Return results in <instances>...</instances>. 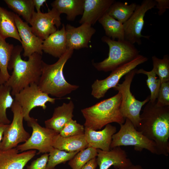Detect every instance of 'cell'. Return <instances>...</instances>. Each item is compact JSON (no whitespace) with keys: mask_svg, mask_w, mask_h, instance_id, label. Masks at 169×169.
I'll list each match as a JSON object with an SVG mask.
<instances>
[{"mask_svg":"<svg viewBox=\"0 0 169 169\" xmlns=\"http://www.w3.org/2000/svg\"><path fill=\"white\" fill-rule=\"evenodd\" d=\"M140 115L137 130L156 145L158 155L169 154V106L159 107L149 101Z\"/></svg>","mask_w":169,"mask_h":169,"instance_id":"6da1fadb","label":"cell"},{"mask_svg":"<svg viewBox=\"0 0 169 169\" xmlns=\"http://www.w3.org/2000/svg\"><path fill=\"white\" fill-rule=\"evenodd\" d=\"M22 46H14L8 69H13L11 75L4 84L11 89V94L14 96L31 84L38 82L42 72V55L35 53L23 60L21 53Z\"/></svg>","mask_w":169,"mask_h":169,"instance_id":"7a4b0ae2","label":"cell"},{"mask_svg":"<svg viewBox=\"0 0 169 169\" xmlns=\"http://www.w3.org/2000/svg\"><path fill=\"white\" fill-rule=\"evenodd\" d=\"M74 50L67 49L55 63L49 64L43 61L42 74L38 83L40 89L49 95L61 98L77 90L78 85L69 83L63 75V68L72 57Z\"/></svg>","mask_w":169,"mask_h":169,"instance_id":"3957f363","label":"cell"},{"mask_svg":"<svg viewBox=\"0 0 169 169\" xmlns=\"http://www.w3.org/2000/svg\"><path fill=\"white\" fill-rule=\"evenodd\" d=\"M121 100V95L118 92L114 96L82 109L85 119L84 126L96 131L111 123L123 124L125 119L120 110Z\"/></svg>","mask_w":169,"mask_h":169,"instance_id":"277c9868","label":"cell"},{"mask_svg":"<svg viewBox=\"0 0 169 169\" xmlns=\"http://www.w3.org/2000/svg\"><path fill=\"white\" fill-rule=\"evenodd\" d=\"M101 40L108 45L109 52L108 57L103 61L93 63L98 71H111L131 61L139 54V51L134 44L125 40H113L105 36L102 38Z\"/></svg>","mask_w":169,"mask_h":169,"instance_id":"5b68a950","label":"cell"},{"mask_svg":"<svg viewBox=\"0 0 169 169\" xmlns=\"http://www.w3.org/2000/svg\"><path fill=\"white\" fill-rule=\"evenodd\" d=\"M137 69H135L125 76V80L113 88L121 95L120 111L125 119H129L137 130L140 124V112L142 106L150 100V95L142 101L136 100L131 92L130 88L133 79Z\"/></svg>","mask_w":169,"mask_h":169,"instance_id":"8992f818","label":"cell"},{"mask_svg":"<svg viewBox=\"0 0 169 169\" xmlns=\"http://www.w3.org/2000/svg\"><path fill=\"white\" fill-rule=\"evenodd\" d=\"M120 125L119 130L112 136L110 149L121 146H134L136 151L145 149L158 155L154 143L136 130L129 119H125V122Z\"/></svg>","mask_w":169,"mask_h":169,"instance_id":"52a82bcc","label":"cell"},{"mask_svg":"<svg viewBox=\"0 0 169 169\" xmlns=\"http://www.w3.org/2000/svg\"><path fill=\"white\" fill-rule=\"evenodd\" d=\"M27 123L28 125L32 129V134L26 141L18 145L16 148L21 152L37 150L38 154L49 152L54 148V139L59 133L54 130L41 126L38 120L33 117Z\"/></svg>","mask_w":169,"mask_h":169,"instance_id":"ba28073f","label":"cell"},{"mask_svg":"<svg viewBox=\"0 0 169 169\" xmlns=\"http://www.w3.org/2000/svg\"><path fill=\"white\" fill-rule=\"evenodd\" d=\"M10 108L13 115V120L3 132L0 143V149L2 150L15 148L19 143L26 141L30 136L23 126L24 117L20 106L14 100Z\"/></svg>","mask_w":169,"mask_h":169,"instance_id":"9c48e42d","label":"cell"},{"mask_svg":"<svg viewBox=\"0 0 169 169\" xmlns=\"http://www.w3.org/2000/svg\"><path fill=\"white\" fill-rule=\"evenodd\" d=\"M148 59L146 57L139 54L131 61L111 71L110 75L105 79H96L91 85V95L98 99L103 97L110 89L117 85L122 77Z\"/></svg>","mask_w":169,"mask_h":169,"instance_id":"30bf717a","label":"cell"},{"mask_svg":"<svg viewBox=\"0 0 169 169\" xmlns=\"http://www.w3.org/2000/svg\"><path fill=\"white\" fill-rule=\"evenodd\" d=\"M14 96V100L22 109L24 120L27 122L32 118L29 113L33 108L39 107L45 110L47 103L54 104L56 99L43 92L37 83L31 84L24 88Z\"/></svg>","mask_w":169,"mask_h":169,"instance_id":"8fae6325","label":"cell"},{"mask_svg":"<svg viewBox=\"0 0 169 169\" xmlns=\"http://www.w3.org/2000/svg\"><path fill=\"white\" fill-rule=\"evenodd\" d=\"M156 2L154 0H144L141 4H137L136 9L130 18L123 23L125 39L131 43L141 44V38L149 39L150 36L141 34L143 29L146 13L154 8Z\"/></svg>","mask_w":169,"mask_h":169,"instance_id":"7c38bea8","label":"cell"},{"mask_svg":"<svg viewBox=\"0 0 169 169\" xmlns=\"http://www.w3.org/2000/svg\"><path fill=\"white\" fill-rule=\"evenodd\" d=\"M60 14L54 8L46 13L34 12L29 23L32 32L42 40H45L60 26Z\"/></svg>","mask_w":169,"mask_h":169,"instance_id":"4fadbf2b","label":"cell"},{"mask_svg":"<svg viewBox=\"0 0 169 169\" xmlns=\"http://www.w3.org/2000/svg\"><path fill=\"white\" fill-rule=\"evenodd\" d=\"M14 19L19 36L21 40L22 47L24 50L23 55L29 57L36 53L42 55L43 40L32 32L31 27L23 21L16 14H14Z\"/></svg>","mask_w":169,"mask_h":169,"instance_id":"5bb4252c","label":"cell"},{"mask_svg":"<svg viewBox=\"0 0 169 169\" xmlns=\"http://www.w3.org/2000/svg\"><path fill=\"white\" fill-rule=\"evenodd\" d=\"M67 49H79L88 48V44L96 30L85 23L75 27L69 24L65 26Z\"/></svg>","mask_w":169,"mask_h":169,"instance_id":"9a60e30c","label":"cell"},{"mask_svg":"<svg viewBox=\"0 0 169 169\" xmlns=\"http://www.w3.org/2000/svg\"><path fill=\"white\" fill-rule=\"evenodd\" d=\"M97 150L96 160L99 169H108L112 166L115 169H119L133 164L125 151L120 146L114 147L108 151L98 149Z\"/></svg>","mask_w":169,"mask_h":169,"instance_id":"2e32d148","label":"cell"},{"mask_svg":"<svg viewBox=\"0 0 169 169\" xmlns=\"http://www.w3.org/2000/svg\"><path fill=\"white\" fill-rule=\"evenodd\" d=\"M36 153L35 150L19 153L16 147L6 150L0 149V169H23Z\"/></svg>","mask_w":169,"mask_h":169,"instance_id":"e0dca14e","label":"cell"},{"mask_svg":"<svg viewBox=\"0 0 169 169\" xmlns=\"http://www.w3.org/2000/svg\"><path fill=\"white\" fill-rule=\"evenodd\" d=\"M116 132V127L110 124L99 131L84 127V135L89 146L104 151L110 149L112 136Z\"/></svg>","mask_w":169,"mask_h":169,"instance_id":"ac0fdd59","label":"cell"},{"mask_svg":"<svg viewBox=\"0 0 169 169\" xmlns=\"http://www.w3.org/2000/svg\"><path fill=\"white\" fill-rule=\"evenodd\" d=\"M115 2L114 0H84L83 13L79 23L94 25Z\"/></svg>","mask_w":169,"mask_h":169,"instance_id":"d6986e66","label":"cell"},{"mask_svg":"<svg viewBox=\"0 0 169 169\" xmlns=\"http://www.w3.org/2000/svg\"><path fill=\"white\" fill-rule=\"evenodd\" d=\"M74 106L72 100L54 109L52 117L45 121V127L59 133L64 125L72 119Z\"/></svg>","mask_w":169,"mask_h":169,"instance_id":"ffe728a7","label":"cell"},{"mask_svg":"<svg viewBox=\"0 0 169 169\" xmlns=\"http://www.w3.org/2000/svg\"><path fill=\"white\" fill-rule=\"evenodd\" d=\"M67 49L65 26L62 24L60 30L49 35L43 40L42 50L56 58H60Z\"/></svg>","mask_w":169,"mask_h":169,"instance_id":"44dd1931","label":"cell"},{"mask_svg":"<svg viewBox=\"0 0 169 169\" xmlns=\"http://www.w3.org/2000/svg\"><path fill=\"white\" fill-rule=\"evenodd\" d=\"M53 146L68 152L79 151L89 147L84 134L64 137L59 134L54 139Z\"/></svg>","mask_w":169,"mask_h":169,"instance_id":"7402d4cb","label":"cell"},{"mask_svg":"<svg viewBox=\"0 0 169 169\" xmlns=\"http://www.w3.org/2000/svg\"><path fill=\"white\" fill-rule=\"evenodd\" d=\"M84 0H55L51 4L60 14L65 13L67 19L73 21L78 15L83 14Z\"/></svg>","mask_w":169,"mask_h":169,"instance_id":"603a6c76","label":"cell"},{"mask_svg":"<svg viewBox=\"0 0 169 169\" xmlns=\"http://www.w3.org/2000/svg\"><path fill=\"white\" fill-rule=\"evenodd\" d=\"M14 13L0 5V36L14 38L21 43L14 19Z\"/></svg>","mask_w":169,"mask_h":169,"instance_id":"cb8c5ba5","label":"cell"},{"mask_svg":"<svg viewBox=\"0 0 169 169\" xmlns=\"http://www.w3.org/2000/svg\"><path fill=\"white\" fill-rule=\"evenodd\" d=\"M102 25L106 36L115 40H123L125 39L123 23L116 20L107 13L98 21Z\"/></svg>","mask_w":169,"mask_h":169,"instance_id":"d4e9b609","label":"cell"},{"mask_svg":"<svg viewBox=\"0 0 169 169\" xmlns=\"http://www.w3.org/2000/svg\"><path fill=\"white\" fill-rule=\"evenodd\" d=\"M14 48L0 36V85L4 84L10 77L8 66Z\"/></svg>","mask_w":169,"mask_h":169,"instance_id":"484cf974","label":"cell"},{"mask_svg":"<svg viewBox=\"0 0 169 169\" xmlns=\"http://www.w3.org/2000/svg\"><path fill=\"white\" fill-rule=\"evenodd\" d=\"M8 7L29 23L34 11L33 0H4Z\"/></svg>","mask_w":169,"mask_h":169,"instance_id":"4316f807","label":"cell"},{"mask_svg":"<svg viewBox=\"0 0 169 169\" xmlns=\"http://www.w3.org/2000/svg\"><path fill=\"white\" fill-rule=\"evenodd\" d=\"M137 5L135 3L128 5L125 3L115 1L110 7L106 13L124 23L132 15Z\"/></svg>","mask_w":169,"mask_h":169,"instance_id":"83f0119b","label":"cell"},{"mask_svg":"<svg viewBox=\"0 0 169 169\" xmlns=\"http://www.w3.org/2000/svg\"><path fill=\"white\" fill-rule=\"evenodd\" d=\"M11 88L4 84L0 85V123L9 124L11 121L8 118L7 109L11 107L14 101L11 94Z\"/></svg>","mask_w":169,"mask_h":169,"instance_id":"f1b7e54d","label":"cell"},{"mask_svg":"<svg viewBox=\"0 0 169 169\" xmlns=\"http://www.w3.org/2000/svg\"><path fill=\"white\" fill-rule=\"evenodd\" d=\"M97 149L92 147L79 151L69 161L68 164L72 169H80L91 160L97 155Z\"/></svg>","mask_w":169,"mask_h":169,"instance_id":"f546056e","label":"cell"},{"mask_svg":"<svg viewBox=\"0 0 169 169\" xmlns=\"http://www.w3.org/2000/svg\"><path fill=\"white\" fill-rule=\"evenodd\" d=\"M153 68L152 70L157 75L161 83L169 81V56L165 55L162 59L156 56L151 58Z\"/></svg>","mask_w":169,"mask_h":169,"instance_id":"4dcf8cb0","label":"cell"},{"mask_svg":"<svg viewBox=\"0 0 169 169\" xmlns=\"http://www.w3.org/2000/svg\"><path fill=\"white\" fill-rule=\"evenodd\" d=\"M79 151L68 152L54 147L49 152L47 169H54L58 165L70 161Z\"/></svg>","mask_w":169,"mask_h":169,"instance_id":"1f68e13d","label":"cell"},{"mask_svg":"<svg viewBox=\"0 0 169 169\" xmlns=\"http://www.w3.org/2000/svg\"><path fill=\"white\" fill-rule=\"evenodd\" d=\"M142 74L147 75V85L150 91L149 101L151 102L155 101L157 98L161 82L156 76V74L151 70L147 71L143 69L137 70L136 74Z\"/></svg>","mask_w":169,"mask_h":169,"instance_id":"d6a6232c","label":"cell"},{"mask_svg":"<svg viewBox=\"0 0 169 169\" xmlns=\"http://www.w3.org/2000/svg\"><path fill=\"white\" fill-rule=\"evenodd\" d=\"M84 126L73 119L68 122L62 129L59 134L67 137L84 134Z\"/></svg>","mask_w":169,"mask_h":169,"instance_id":"836d02e7","label":"cell"},{"mask_svg":"<svg viewBox=\"0 0 169 169\" xmlns=\"http://www.w3.org/2000/svg\"><path fill=\"white\" fill-rule=\"evenodd\" d=\"M156 105L159 107L169 106V81L161 84Z\"/></svg>","mask_w":169,"mask_h":169,"instance_id":"e575fe53","label":"cell"},{"mask_svg":"<svg viewBox=\"0 0 169 169\" xmlns=\"http://www.w3.org/2000/svg\"><path fill=\"white\" fill-rule=\"evenodd\" d=\"M49 154L44 153L40 157L33 161L26 169H47V164Z\"/></svg>","mask_w":169,"mask_h":169,"instance_id":"d590c367","label":"cell"},{"mask_svg":"<svg viewBox=\"0 0 169 169\" xmlns=\"http://www.w3.org/2000/svg\"><path fill=\"white\" fill-rule=\"evenodd\" d=\"M156 2L155 6L156 8L158 9V14L161 16L166 11L167 9L169 8V0H155Z\"/></svg>","mask_w":169,"mask_h":169,"instance_id":"8d00e7d4","label":"cell"},{"mask_svg":"<svg viewBox=\"0 0 169 169\" xmlns=\"http://www.w3.org/2000/svg\"><path fill=\"white\" fill-rule=\"evenodd\" d=\"M97 166L96 157L90 160L80 169H96Z\"/></svg>","mask_w":169,"mask_h":169,"instance_id":"74e56055","label":"cell"},{"mask_svg":"<svg viewBox=\"0 0 169 169\" xmlns=\"http://www.w3.org/2000/svg\"><path fill=\"white\" fill-rule=\"evenodd\" d=\"M46 1V0H33L34 7L37 10L36 12H41L40 8Z\"/></svg>","mask_w":169,"mask_h":169,"instance_id":"f35d334b","label":"cell"},{"mask_svg":"<svg viewBox=\"0 0 169 169\" xmlns=\"http://www.w3.org/2000/svg\"><path fill=\"white\" fill-rule=\"evenodd\" d=\"M8 125H5L0 123V143L2 140L4 130Z\"/></svg>","mask_w":169,"mask_h":169,"instance_id":"ab89813d","label":"cell"},{"mask_svg":"<svg viewBox=\"0 0 169 169\" xmlns=\"http://www.w3.org/2000/svg\"><path fill=\"white\" fill-rule=\"evenodd\" d=\"M119 169H144L140 165H133V164L131 166Z\"/></svg>","mask_w":169,"mask_h":169,"instance_id":"60d3db41","label":"cell"},{"mask_svg":"<svg viewBox=\"0 0 169 169\" xmlns=\"http://www.w3.org/2000/svg\"><path fill=\"white\" fill-rule=\"evenodd\" d=\"M54 169H56L55 168H54Z\"/></svg>","mask_w":169,"mask_h":169,"instance_id":"b9f144b4","label":"cell"}]
</instances>
